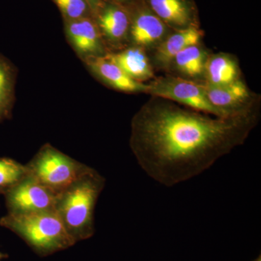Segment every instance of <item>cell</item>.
Here are the masks:
<instances>
[{
    "mask_svg": "<svg viewBox=\"0 0 261 261\" xmlns=\"http://www.w3.org/2000/svg\"><path fill=\"white\" fill-rule=\"evenodd\" d=\"M125 73L140 82L153 78L152 66L142 47L138 46L110 51L106 56Z\"/></svg>",
    "mask_w": 261,
    "mask_h": 261,
    "instance_id": "obj_12",
    "label": "cell"
},
{
    "mask_svg": "<svg viewBox=\"0 0 261 261\" xmlns=\"http://www.w3.org/2000/svg\"><path fill=\"white\" fill-rule=\"evenodd\" d=\"M0 225L16 233L42 256L69 248L76 243L56 211L8 213L0 219Z\"/></svg>",
    "mask_w": 261,
    "mask_h": 261,
    "instance_id": "obj_3",
    "label": "cell"
},
{
    "mask_svg": "<svg viewBox=\"0 0 261 261\" xmlns=\"http://www.w3.org/2000/svg\"><path fill=\"white\" fill-rule=\"evenodd\" d=\"M252 261H261V256L260 255H259L258 257H257L255 259V260Z\"/></svg>",
    "mask_w": 261,
    "mask_h": 261,
    "instance_id": "obj_23",
    "label": "cell"
},
{
    "mask_svg": "<svg viewBox=\"0 0 261 261\" xmlns=\"http://www.w3.org/2000/svg\"><path fill=\"white\" fill-rule=\"evenodd\" d=\"M207 84L224 85L238 80L239 68L233 58L226 55L211 56L205 63Z\"/></svg>",
    "mask_w": 261,
    "mask_h": 261,
    "instance_id": "obj_16",
    "label": "cell"
},
{
    "mask_svg": "<svg viewBox=\"0 0 261 261\" xmlns=\"http://www.w3.org/2000/svg\"><path fill=\"white\" fill-rule=\"evenodd\" d=\"M18 69L14 63L0 53V123L13 116Z\"/></svg>",
    "mask_w": 261,
    "mask_h": 261,
    "instance_id": "obj_14",
    "label": "cell"
},
{
    "mask_svg": "<svg viewBox=\"0 0 261 261\" xmlns=\"http://www.w3.org/2000/svg\"><path fill=\"white\" fill-rule=\"evenodd\" d=\"M86 1L88 3L93 15H94L104 0H86Z\"/></svg>",
    "mask_w": 261,
    "mask_h": 261,
    "instance_id": "obj_20",
    "label": "cell"
},
{
    "mask_svg": "<svg viewBox=\"0 0 261 261\" xmlns=\"http://www.w3.org/2000/svg\"><path fill=\"white\" fill-rule=\"evenodd\" d=\"M27 174L25 165L8 158H0V194H4Z\"/></svg>",
    "mask_w": 261,
    "mask_h": 261,
    "instance_id": "obj_18",
    "label": "cell"
},
{
    "mask_svg": "<svg viewBox=\"0 0 261 261\" xmlns=\"http://www.w3.org/2000/svg\"><path fill=\"white\" fill-rule=\"evenodd\" d=\"M129 10L130 24L129 41L142 47L159 42L164 37L167 28L149 8H135Z\"/></svg>",
    "mask_w": 261,
    "mask_h": 261,
    "instance_id": "obj_11",
    "label": "cell"
},
{
    "mask_svg": "<svg viewBox=\"0 0 261 261\" xmlns=\"http://www.w3.org/2000/svg\"><path fill=\"white\" fill-rule=\"evenodd\" d=\"M149 8L166 25L182 29L194 25L193 9L188 0H147Z\"/></svg>",
    "mask_w": 261,
    "mask_h": 261,
    "instance_id": "obj_13",
    "label": "cell"
},
{
    "mask_svg": "<svg viewBox=\"0 0 261 261\" xmlns=\"http://www.w3.org/2000/svg\"><path fill=\"white\" fill-rule=\"evenodd\" d=\"M106 179L93 169L60 194L56 211L75 243L94 233V211Z\"/></svg>",
    "mask_w": 261,
    "mask_h": 261,
    "instance_id": "obj_2",
    "label": "cell"
},
{
    "mask_svg": "<svg viewBox=\"0 0 261 261\" xmlns=\"http://www.w3.org/2000/svg\"><path fill=\"white\" fill-rule=\"evenodd\" d=\"M82 63L94 78L111 88L126 93H146L147 84L132 79L106 56L90 57Z\"/></svg>",
    "mask_w": 261,
    "mask_h": 261,
    "instance_id": "obj_9",
    "label": "cell"
},
{
    "mask_svg": "<svg viewBox=\"0 0 261 261\" xmlns=\"http://www.w3.org/2000/svg\"><path fill=\"white\" fill-rule=\"evenodd\" d=\"M205 51L198 44L185 48L175 56L173 62L181 73L195 77L202 74L205 63Z\"/></svg>",
    "mask_w": 261,
    "mask_h": 261,
    "instance_id": "obj_17",
    "label": "cell"
},
{
    "mask_svg": "<svg viewBox=\"0 0 261 261\" xmlns=\"http://www.w3.org/2000/svg\"><path fill=\"white\" fill-rule=\"evenodd\" d=\"M25 166L29 176L59 195L93 170L49 143Z\"/></svg>",
    "mask_w": 261,
    "mask_h": 261,
    "instance_id": "obj_4",
    "label": "cell"
},
{
    "mask_svg": "<svg viewBox=\"0 0 261 261\" xmlns=\"http://www.w3.org/2000/svg\"><path fill=\"white\" fill-rule=\"evenodd\" d=\"M112 1L120 3V4L126 5V3H129L130 0H112Z\"/></svg>",
    "mask_w": 261,
    "mask_h": 261,
    "instance_id": "obj_21",
    "label": "cell"
},
{
    "mask_svg": "<svg viewBox=\"0 0 261 261\" xmlns=\"http://www.w3.org/2000/svg\"><path fill=\"white\" fill-rule=\"evenodd\" d=\"M257 122V107L218 116L152 97L132 118L129 145L147 176L173 187L243 145Z\"/></svg>",
    "mask_w": 261,
    "mask_h": 261,
    "instance_id": "obj_1",
    "label": "cell"
},
{
    "mask_svg": "<svg viewBox=\"0 0 261 261\" xmlns=\"http://www.w3.org/2000/svg\"><path fill=\"white\" fill-rule=\"evenodd\" d=\"M108 53L123 49L129 41L130 18L126 5L104 0L94 15Z\"/></svg>",
    "mask_w": 261,
    "mask_h": 261,
    "instance_id": "obj_7",
    "label": "cell"
},
{
    "mask_svg": "<svg viewBox=\"0 0 261 261\" xmlns=\"http://www.w3.org/2000/svg\"><path fill=\"white\" fill-rule=\"evenodd\" d=\"M202 36V32L195 25L178 29L160 44L156 50V60L160 64H169L185 48L198 44Z\"/></svg>",
    "mask_w": 261,
    "mask_h": 261,
    "instance_id": "obj_15",
    "label": "cell"
},
{
    "mask_svg": "<svg viewBox=\"0 0 261 261\" xmlns=\"http://www.w3.org/2000/svg\"><path fill=\"white\" fill-rule=\"evenodd\" d=\"M8 255H6V254L3 253V252H0V261L1 260H3V259L5 258V257H7Z\"/></svg>",
    "mask_w": 261,
    "mask_h": 261,
    "instance_id": "obj_22",
    "label": "cell"
},
{
    "mask_svg": "<svg viewBox=\"0 0 261 261\" xmlns=\"http://www.w3.org/2000/svg\"><path fill=\"white\" fill-rule=\"evenodd\" d=\"M146 93L214 116L234 115L228 114L213 106L206 96L204 85L179 77L166 76L155 79L147 84Z\"/></svg>",
    "mask_w": 261,
    "mask_h": 261,
    "instance_id": "obj_5",
    "label": "cell"
},
{
    "mask_svg": "<svg viewBox=\"0 0 261 261\" xmlns=\"http://www.w3.org/2000/svg\"><path fill=\"white\" fill-rule=\"evenodd\" d=\"M206 96L211 104L221 111L235 114L256 107L249 100L250 93L242 81L236 80L224 85H204Z\"/></svg>",
    "mask_w": 261,
    "mask_h": 261,
    "instance_id": "obj_10",
    "label": "cell"
},
{
    "mask_svg": "<svg viewBox=\"0 0 261 261\" xmlns=\"http://www.w3.org/2000/svg\"><path fill=\"white\" fill-rule=\"evenodd\" d=\"M63 22L67 42L81 61L90 57L106 56L108 51L94 18Z\"/></svg>",
    "mask_w": 261,
    "mask_h": 261,
    "instance_id": "obj_8",
    "label": "cell"
},
{
    "mask_svg": "<svg viewBox=\"0 0 261 261\" xmlns=\"http://www.w3.org/2000/svg\"><path fill=\"white\" fill-rule=\"evenodd\" d=\"M3 195L10 214L56 211L60 195L29 174Z\"/></svg>",
    "mask_w": 261,
    "mask_h": 261,
    "instance_id": "obj_6",
    "label": "cell"
},
{
    "mask_svg": "<svg viewBox=\"0 0 261 261\" xmlns=\"http://www.w3.org/2000/svg\"><path fill=\"white\" fill-rule=\"evenodd\" d=\"M61 12L63 21L82 18H94L86 0H51Z\"/></svg>",
    "mask_w": 261,
    "mask_h": 261,
    "instance_id": "obj_19",
    "label": "cell"
}]
</instances>
